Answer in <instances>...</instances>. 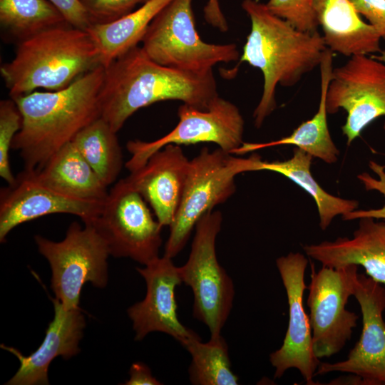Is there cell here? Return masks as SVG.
I'll use <instances>...</instances> for the list:
<instances>
[{"label":"cell","mask_w":385,"mask_h":385,"mask_svg":"<svg viewBox=\"0 0 385 385\" xmlns=\"http://www.w3.org/2000/svg\"><path fill=\"white\" fill-rule=\"evenodd\" d=\"M104 68L101 113L116 133L138 110L155 103L180 101L205 109L219 96L212 71L194 73L163 66L139 46Z\"/></svg>","instance_id":"obj_1"},{"label":"cell","mask_w":385,"mask_h":385,"mask_svg":"<svg viewBox=\"0 0 385 385\" xmlns=\"http://www.w3.org/2000/svg\"><path fill=\"white\" fill-rule=\"evenodd\" d=\"M104 71L98 66L61 90L11 98L22 116V125L11 148L19 151L24 170H41L82 129L101 117Z\"/></svg>","instance_id":"obj_2"},{"label":"cell","mask_w":385,"mask_h":385,"mask_svg":"<svg viewBox=\"0 0 385 385\" xmlns=\"http://www.w3.org/2000/svg\"><path fill=\"white\" fill-rule=\"evenodd\" d=\"M242 7L251 21L250 32L240 57L259 68L264 78L263 91L254 111L256 128L276 108V88L297 84L304 75L319 66L327 49L317 31H300L272 14L265 4L244 0Z\"/></svg>","instance_id":"obj_3"},{"label":"cell","mask_w":385,"mask_h":385,"mask_svg":"<svg viewBox=\"0 0 385 385\" xmlns=\"http://www.w3.org/2000/svg\"><path fill=\"white\" fill-rule=\"evenodd\" d=\"M98 66L99 52L88 32L67 24L19 42L0 73L15 98L36 88L63 89Z\"/></svg>","instance_id":"obj_4"},{"label":"cell","mask_w":385,"mask_h":385,"mask_svg":"<svg viewBox=\"0 0 385 385\" xmlns=\"http://www.w3.org/2000/svg\"><path fill=\"white\" fill-rule=\"evenodd\" d=\"M152 60L180 71L206 73L219 63L240 59L235 43L202 41L195 23L192 0H172L154 18L141 41Z\"/></svg>","instance_id":"obj_5"},{"label":"cell","mask_w":385,"mask_h":385,"mask_svg":"<svg viewBox=\"0 0 385 385\" xmlns=\"http://www.w3.org/2000/svg\"><path fill=\"white\" fill-rule=\"evenodd\" d=\"M222 222V213L217 210L206 213L197 222L188 259L178 267L183 283L193 293V317L207 327L210 337L221 335L235 297L232 280L216 254Z\"/></svg>","instance_id":"obj_6"},{"label":"cell","mask_w":385,"mask_h":385,"mask_svg":"<svg viewBox=\"0 0 385 385\" xmlns=\"http://www.w3.org/2000/svg\"><path fill=\"white\" fill-rule=\"evenodd\" d=\"M34 240L38 252L50 265L51 287L55 298L66 309L79 307L81 292L86 282L99 288L106 286L110 252L92 225L82 227L72 222L60 242L39 235Z\"/></svg>","instance_id":"obj_7"},{"label":"cell","mask_w":385,"mask_h":385,"mask_svg":"<svg viewBox=\"0 0 385 385\" xmlns=\"http://www.w3.org/2000/svg\"><path fill=\"white\" fill-rule=\"evenodd\" d=\"M240 158L220 148H202L190 160L188 172L164 255L173 258L184 248L197 222L235 192V176L241 173Z\"/></svg>","instance_id":"obj_8"},{"label":"cell","mask_w":385,"mask_h":385,"mask_svg":"<svg viewBox=\"0 0 385 385\" xmlns=\"http://www.w3.org/2000/svg\"><path fill=\"white\" fill-rule=\"evenodd\" d=\"M87 224L94 227L114 257L146 265L160 257L163 226L125 178L111 188L97 216Z\"/></svg>","instance_id":"obj_9"},{"label":"cell","mask_w":385,"mask_h":385,"mask_svg":"<svg viewBox=\"0 0 385 385\" xmlns=\"http://www.w3.org/2000/svg\"><path fill=\"white\" fill-rule=\"evenodd\" d=\"M179 121L168 134L153 140H128L130 158L125 166L129 172L143 167L150 157L165 146L212 143L232 153L243 143L244 118L232 102L217 96L205 109L183 103L178 108Z\"/></svg>","instance_id":"obj_10"},{"label":"cell","mask_w":385,"mask_h":385,"mask_svg":"<svg viewBox=\"0 0 385 385\" xmlns=\"http://www.w3.org/2000/svg\"><path fill=\"white\" fill-rule=\"evenodd\" d=\"M312 267L307 304L309 309L312 346L318 359L339 353L351 339L359 316L346 306L353 296L358 266Z\"/></svg>","instance_id":"obj_11"},{"label":"cell","mask_w":385,"mask_h":385,"mask_svg":"<svg viewBox=\"0 0 385 385\" xmlns=\"http://www.w3.org/2000/svg\"><path fill=\"white\" fill-rule=\"evenodd\" d=\"M326 107L329 114L340 108L346 112L342 130L349 145L367 125L385 116V65L371 56L357 55L334 68Z\"/></svg>","instance_id":"obj_12"},{"label":"cell","mask_w":385,"mask_h":385,"mask_svg":"<svg viewBox=\"0 0 385 385\" xmlns=\"http://www.w3.org/2000/svg\"><path fill=\"white\" fill-rule=\"evenodd\" d=\"M307 257L289 252L276 260V265L287 294L288 327L280 348L270 354L274 368V379L281 378L289 369H297L308 385L317 384L314 378L321 361L313 351L309 317L304 307Z\"/></svg>","instance_id":"obj_13"},{"label":"cell","mask_w":385,"mask_h":385,"mask_svg":"<svg viewBox=\"0 0 385 385\" xmlns=\"http://www.w3.org/2000/svg\"><path fill=\"white\" fill-rule=\"evenodd\" d=\"M353 297L362 316L359 339L344 360L321 361L315 376L337 371L359 376L364 385H385V287L358 273Z\"/></svg>","instance_id":"obj_14"},{"label":"cell","mask_w":385,"mask_h":385,"mask_svg":"<svg viewBox=\"0 0 385 385\" xmlns=\"http://www.w3.org/2000/svg\"><path fill=\"white\" fill-rule=\"evenodd\" d=\"M136 270L145 282L146 294L127 310L135 333V339L141 341L149 333L160 332L170 335L183 346L199 337L178 317L175 289L183 282L179 268L172 258L159 257Z\"/></svg>","instance_id":"obj_15"},{"label":"cell","mask_w":385,"mask_h":385,"mask_svg":"<svg viewBox=\"0 0 385 385\" xmlns=\"http://www.w3.org/2000/svg\"><path fill=\"white\" fill-rule=\"evenodd\" d=\"M103 202L86 200L62 194L38 181L30 172L23 170L14 184L0 192V241L18 225L56 213L78 216L90 223L99 212Z\"/></svg>","instance_id":"obj_16"},{"label":"cell","mask_w":385,"mask_h":385,"mask_svg":"<svg viewBox=\"0 0 385 385\" xmlns=\"http://www.w3.org/2000/svg\"><path fill=\"white\" fill-rule=\"evenodd\" d=\"M190 160L180 145L170 144L152 155L125 178L150 205L160 224L169 226L178 211Z\"/></svg>","instance_id":"obj_17"},{"label":"cell","mask_w":385,"mask_h":385,"mask_svg":"<svg viewBox=\"0 0 385 385\" xmlns=\"http://www.w3.org/2000/svg\"><path fill=\"white\" fill-rule=\"evenodd\" d=\"M54 317L46 331L39 347L28 356L17 349L1 344V348L17 357L20 366L5 384L48 385V371L51 362L61 356L68 359L76 355L83 337L85 319L79 307L66 309L56 298L52 299Z\"/></svg>","instance_id":"obj_18"},{"label":"cell","mask_w":385,"mask_h":385,"mask_svg":"<svg viewBox=\"0 0 385 385\" xmlns=\"http://www.w3.org/2000/svg\"><path fill=\"white\" fill-rule=\"evenodd\" d=\"M358 220L351 237L304 245L303 250L322 266H361L367 276L385 287V220L371 217Z\"/></svg>","instance_id":"obj_19"},{"label":"cell","mask_w":385,"mask_h":385,"mask_svg":"<svg viewBox=\"0 0 385 385\" xmlns=\"http://www.w3.org/2000/svg\"><path fill=\"white\" fill-rule=\"evenodd\" d=\"M314 9L324 43L331 51L348 57L381 51V37L362 20L350 0H314Z\"/></svg>","instance_id":"obj_20"},{"label":"cell","mask_w":385,"mask_h":385,"mask_svg":"<svg viewBox=\"0 0 385 385\" xmlns=\"http://www.w3.org/2000/svg\"><path fill=\"white\" fill-rule=\"evenodd\" d=\"M314 158L304 150L294 148L291 158L279 161L263 160L253 153L240 158L242 173L268 170L279 173L302 188L314 200L319 217V227L325 230L338 215H344L358 209L356 200L342 198L325 191L314 178L310 168Z\"/></svg>","instance_id":"obj_21"},{"label":"cell","mask_w":385,"mask_h":385,"mask_svg":"<svg viewBox=\"0 0 385 385\" xmlns=\"http://www.w3.org/2000/svg\"><path fill=\"white\" fill-rule=\"evenodd\" d=\"M332 51L327 49L320 63L321 92L319 108L314 115L302 123L288 136L267 143H245L232 154L243 155L282 145H292L322 161L332 164L337 161L339 150L334 144L327 125L326 96L332 73Z\"/></svg>","instance_id":"obj_22"},{"label":"cell","mask_w":385,"mask_h":385,"mask_svg":"<svg viewBox=\"0 0 385 385\" xmlns=\"http://www.w3.org/2000/svg\"><path fill=\"white\" fill-rule=\"evenodd\" d=\"M30 173L44 185L73 197L103 202L108 195V186L72 142L57 151L41 170Z\"/></svg>","instance_id":"obj_23"},{"label":"cell","mask_w":385,"mask_h":385,"mask_svg":"<svg viewBox=\"0 0 385 385\" xmlns=\"http://www.w3.org/2000/svg\"><path fill=\"white\" fill-rule=\"evenodd\" d=\"M172 0H148L121 18L106 24H91L86 30L95 43L104 68L116 58L138 46L147 29Z\"/></svg>","instance_id":"obj_24"},{"label":"cell","mask_w":385,"mask_h":385,"mask_svg":"<svg viewBox=\"0 0 385 385\" xmlns=\"http://www.w3.org/2000/svg\"><path fill=\"white\" fill-rule=\"evenodd\" d=\"M71 142L105 185L116 181L123 165V153L117 133L102 117L82 129Z\"/></svg>","instance_id":"obj_25"},{"label":"cell","mask_w":385,"mask_h":385,"mask_svg":"<svg viewBox=\"0 0 385 385\" xmlns=\"http://www.w3.org/2000/svg\"><path fill=\"white\" fill-rule=\"evenodd\" d=\"M0 22L1 27L19 42L68 24L48 0H0Z\"/></svg>","instance_id":"obj_26"},{"label":"cell","mask_w":385,"mask_h":385,"mask_svg":"<svg viewBox=\"0 0 385 385\" xmlns=\"http://www.w3.org/2000/svg\"><path fill=\"white\" fill-rule=\"evenodd\" d=\"M183 347L191 356L189 379L194 385H237L239 377L233 373L228 346L222 335L210 337L207 342L200 337L189 341Z\"/></svg>","instance_id":"obj_27"},{"label":"cell","mask_w":385,"mask_h":385,"mask_svg":"<svg viewBox=\"0 0 385 385\" xmlns=\"http://www.w3.org/2000/svg\"><path fill=\"white\" fill-rule=\"evenodd\" d=\"M22 125V116L13 98L0 101V176L9 185L16 180L11 172L9 150Z\"/></svg>","instance_id":"obj_28"},{"label":"cell","mask_w":385,"mask_h":385,"mask_svg":"<svg viewBox=\"0 0 385 385\" xmlns=\"http://www.w3.org/2000/svg\"><path fill=\"white\" fill-rule=\"evenodd\" d=\"M265 4L272 14L296 29L310 33L317 31L314 0H269Z\"/></svg>","instance_id":"obj_29"},{"label":"cell","mask_w":385,"mask_h":385,"mask_svg":"<svg viewBox=\"0 0 385 385\" xmlns=\"http://www.w3.org/2000/svg\"><path fill=\"white\" fill-rule=\"evenodd\" d=\"M148 0H80L91 24H106L130 13Z\"/></svg>","instance_id":"obj_30"},{"label":"cell","mask_w":385,"mask_h":385,"mask_svg":"<svg viewBox=\"0 0 385 385\" xmlns=\"http://www.w3.org/2000/svg\"><path fill=\"white\" fill-rule=\"evenodd\" d=\"M369 167L377 176L374 178L364 172L357 175L358 179L364 185L366 190H376L385 197V165L370 160ZM344 220H358L364 217L385 220V203L377 209L355 210L342 216Z\"/></svg>","instance_id":"obj_31"},{"label":"cell","mask_w":385,"mask_h":385,"mask_svg":"<svg viewBox=\"0 0 385 385\" xmlns=\"http://www.w3.org/2000/svg\"><path fill=\"white\" fill-rule=\"evenodd\" d=\"M359 14L363 15L385 39V0H350Z\"/></svg>","instance_id":"obj_32"},{"label":"cell","mask_w":385,"mask_h":385,"mask_svg":"<svg viewBox=\"0 0 385 385\" xmlns=\"http://www.w3.org/2000/svg\"><path fill=\"white\" fill-rule=\"evenodd\" d=\"M63 14L71 26L87 30L91 25L88 14L80 0H48Z\"/></svg>","instance_id":"obj_33"},{"label":"cell","mask_w":385,"mask_h":385,"mask_svg":"<svg viewBox=\"0 0 385 385\" xmlns=\"http://www.w3.org/2000/svg\"><path fill=\"white\" fill-rule=\"evenodd\" d=\"M130 379L125 385H160L162 383L155 378L150 368L142 362L133 363L129 370Z\"/></svg>","instance_id":"obj_34"},{"label":"cell","mask_w":385,"mask_h":385,"mask_svg":"<svg viewBox=\"0 0 385 385\" xmlns=\"http://www.w3.org/2000/svg\"><path fill=\"white\" fill-rule=\"evenodd\" d=\"M205 21L221 32L228 31V24L222 11L219 0H208L203 9Z\"/></svg>","instance_id":"obj_35"},{"label":"cell","mask_w":385,"mask_h":385,"mask_svg":"<svg viewBox=\"0 0 385 385\" xmlns=\"http://www.w3.org/2000/svg\"><path fill=\"white\" fill-rule=\"evenodd\" d=\"M329 384H356L364 385L362 379L353 374H349V376L339 377L330 381Z\"/></svg>","instance_id":"obj_36"},{"label":"cell","mask_w":385,"mask_h":385,"mask_svg":"<svg viewBox=\"0 0 385 385\" xmlns=\"http://www.w3.org/2000/svg\"><path fill=\"white\" fill-rule=\"evenodd\" d=\"M371 56L385 65V51H381L379 54H374Z\"/></svg>","instance_id":"obj_37"}]
</instances>
